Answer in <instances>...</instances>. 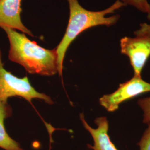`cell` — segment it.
I'll use <instances>...</instances> for the list:
<instances>
[{"label":"cell","instance_id":"obj_5","mask_svg":"<svg viewBox=\"0 0 150 150\" xmlns=\"http://www.w3.org/2000/svg\"><path fill=\"white\" fill-rule=\"evenodd\" d=\"M121 53L127 56L134 76L141 77L142 70L150 56V35L124 37L120 40Z\"/></svg>","mask_w":150,"mask_h":150},{"label":"cell","instance_id":"obj_6","mask_svg":"<svg viewBox=\"0 0 150 150\" xmlns=\"http://www.w3.org/2000/svg\"><path fill=\"white\" fill-rule=\"evenodd\" d=\"M22 1L0 0V28H11L33 36L32 32L22 21Z\"/></svg>","mask_w":150,"mask_h":150},{"label":"cell","instance_id":"obj_9","mask_svg":"<svg viewBox=\"0 0 150 150\" xmlns=\"http://www.w3.org/2000/svg\"><path fill=\"white\" fill-rule=\"evenodd\" d=\"M126 5H130L141 12L147 14L150 20V4L148 0H120Z\"/></svg>","mask_w":150,"mask_h":150},{"label":"cell","instance_id":"obj_4","mask_svg":"<svg viewBox=\"0 0 150 150\" xmlns=\"http://www.w3.org/2000/svg\"><path fill=\"white\" fill-rule=\"evenodd\" d=\"M147 92H150V83L146 82L141 77L134 76L120 84L114 92L101 97L100 103L108 112H113L118 110L122 102Z\"/></svg>","mask_w":150,"mask_h":150},{"label":"cell","instance_id":"obj_2","mask_svg":"<svg viewBox=\"0 0 150 150\" xmlns=\"http://www.w3.org/2000/svg\"><path fill=\"white\" fill-rule=\"evenodd\" d=\"M69 6V19L64 36L56 47L58 55L59 74L62 76L64 61L66 51L72 43L81 33L98 26H112L118 22L120 16L107 15L125 6L122 1L117 0L106 9L100 11H89L81 5L78 0H67Z\"/></svg>","mask_w":150,"mask_h":150},{"label":"cell","instance_id":"obj_1","mask_svg":"<svg viewBox=\"0 0 150 150\" xmlns=\"http://www.w3.org/2000/svg\"><path fill=\"white\" fill-rule=\"evenodd\" d=\"M10 43L8 59L20 64L27 72L42 76H53L59 72L56 49L48 50L30 40L26 34L15 30L2 29Z\"/></svg>","mask_w":150,"mask_h":150},{"label":"cell","instance_id":"obj_11","mask_svg":"<svg viewBox=\"0 0 150 150\" xmlns=\"http://www.w3.org/2000/svg\"><path fill=\"white\" fill-rule=\"evenodd\" d=\"M139 150H150V123L137 143Z\"/></svg>","mask_w":150,"mask_h":150},{"label":"cell","instance_id":"obj_8","mask_svg":"<svg viewBox=\"0 0 150 150\" xmlns=\"http://www.w3.org/2000/svg\"><path fill=\"white\" fill-rule=\"evenodd\" d=\"M11 107L7 102H0V148L5 150H23L20 145L12 139L7 132L4 121L11 116Z\"/></svg>","mask_w":150,"mask_h":150},{"label":"cell","instance_id":"obj_7","mask_svg":"<svg viewBox=\"0 0 150 150\" xmlns=\"http://www.w3.org/2000/svg\"><path fill=\"white\" fill-rule=\"evenodd\" d=\"M80 118L84 127L88 131L93 140V145H88L91 150H118L108 134L109 124L106 117H99L95 120L96 129H93L86 122L84 114H80Z\"/></svg>","mask_w":150,"mask_h":150},{"label":"cell","instance_id":"obj_10","mask_svg":"<svg viewBox=\"0 0 150 150\" xmlns=\"http://www.w3.org/2000/svg\"><path fill=\"white\" fill-rule=\"evenodd\" d=\"M137 103L144 112L143 122L150 123V97L139 99Z\"/></svg>","mask_w":150,"mask_h":150},{"label":"cell","instance_id":"obj_12","mask_svg":"<svg viewBox=\"0 0 150 150\" xmlns=\"http://www.w3.org/2000/svg\"><path fill=\"white\" fill-rule=\"evenodd\" d=\"M147 34L150 35V24H148L146 23H142L140 24L139 29H138L134 32V35L135 36Z\"/></svg>","mask_w":150,"mask_h":150},{"label":"cell","instance_id":"obj_3","mask_svg":"<svg viewBox=\"0 0 150 150\" xmlns=\"http://www.w3.org/2000/svg\"><path fill=\"white\" fill-rule=\"evenodd\" d=\"M13 96L21 97L30 102L37 98L48 104L54 103L50 97L38 92L31 86L27 77L18 78L6 70L0 48V102H7L10 97Z\"/></svg>","mask_w":150,"mask_h":150}]
</instances>
